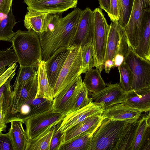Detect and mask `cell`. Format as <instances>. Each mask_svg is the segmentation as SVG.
Wrapping results in <instances>:
<instances>
[{
	"mask_svg": "<svg viewBox=\"0 0 150 150\" xmlns=\"http://www.w3.org/2000/svg\"><path fill=\"white\" fill-rule=\"evenodd\" d=\"M35 68L33 66H20L13 86V88L22 83L33 78L37 74Z\"/></svg>",
	"mask_w": 150,
	"mask_h": 150,
	"instance_id": "cell-35",
	"label": "cell"
},
{
	"mask_svg": "<svg viewBox=\"0 0 150 150\" xmlns=\"http://www.w3.org/2000/svg\"><path fill=\"white\" fill-rule=\"evenodd\" d=\"M17 67L16 62H14L8 66L6 70L0 76V87L15 72Z\"/></svg>",
	"mask_w": 150,
	"mask_h": 150,
	"instance_id": "cell-41",
	"label": "cell"
},
{
	"mask_svg": "<svg viewBox=\"0 0 150 150\" xmlns=\"http://www.w3.org/2000/svg\"><path fill=\"white\" fill-rule=\"evenodd\" d=\"M110 25L103 67L104 63L107 61H111L113 62L120 40V25L118 21H112Z\"/></svg>",
	"mask_w": 150,
	"mask_h": 150,
	"instance_id": "cell-22",
	"label": "cell"
},
{
	"mask_svg": "<svg viewBox=\"0 0 150 150\" xmlns=\"http://www.w3.org/2000/svg\"><path fill=\"white\" fill-rule=\"evenodd\" d=\"M24 19V26L28 31H33L39 35L47 30L49 13L28 10Z\"/></svg>",
	"mask_w": 150,
	"mask_h": 150,
	"instance_id": "cell-21",
	"label": "cell"
},
{
	"mask_svg": "<svg viewBox=\"0 0 150 150\" xmlns=\"http://www.w3.org/2000/svg\"><path fill=\"white\" fill-rule=\"evenodd\" d=\"M124 62L133 74L132 89L150 87V61L137 55L131 47Z\"/></svg>",
	"mask_w": 150,
	"mask_h": 150,
	"instance_id": "cell-7",
	"label": "cell"
},
{
	"mask_svg": "<svg viewBox=\"0 0 150 150\" xmlns=\"http://www.w3.org/2000/svg\"><path fill=\"white\" fill-rule=\"evenodd\" d=\"M134 0H120L121 9L118 21L124 28L127 24L130 16Z\"/></svg>",
	"mask_w": 150,
	"mask_h": 150,
	"instance_id": "cell-37",
	"label": "cell"
},
{
	"mask_svg": "<svg viewBox=\"0 0 150 150\" xmlns=\"http://www.w3.org/2000/svg\"><path fill=\"white\" fill-rule=\"evenodd\" d=\"M28 10L48 13H62L76 8L78 0H23Z\"/></svg>",
	"mask_w": 150,
	"mask_h": 150,
	"instance_id": "cell-13",
	"label": "cell"
},
{
	"mask_svg": "<svg viewBox=\"0 0 150 150\" xmlns=\"http://www.w3.org/2000/svg\"><path fill=\"white\" fill-rule=\"evenodd\" d=\"M118 68L120 75L119 84L121 87L126 92L132 89L133 76L130 69L124 62L119 66Z\"/></svg>",
	"mask_w": 150,
	"mask_h": 150,
	"instance_id": "cell-33",
	"label": "cell"
},
{
	"mask_svg": "<svg viewBox=\"0 0 150 150\" xmlns=\"http://www.w3.org/2000/svg\"><path fill=\"white\" fill-rule=\"evenodd\" d=\"M138 120L134 122L129 123L123 130L119 137L114 150H131Z\"/></svg>",
	"mask_w": 150,
	"mask_h": 150,
	"instance_id": "cell-29",
	"label": "cell"
},
{
	"mask_svg": "<svg viewBox=\"0 0 150 150\" xmlns=\"http://www.w3.org/2000/svg\"><path fill=\"white\" fill-rule=\"evenodd\" d=\"M129 123L104 119L93 134L88 150H114L121 134Z\"/></svg>",
	"mask_w": 150,
	"mask_h": 150,
	"instance_id": "cell-3",
	"label": "cell"
},
{
	"mask_svg": "<svg viewBox=\"0 0 150 150\" xmlns=\"http://www.w3.org/2000/svg\"><path fill=\"white\" fill-rule=\"evenodd\" d=\"M150 9V0H134L128 21L124 28L133 50L137 47L141 21L145 11Z\"/></svg>",
	"mask_w": 150,
	"mask_h": 150,
	"instance_id": "cell-9",
	"label": "cell"
},
{
	"mask_svg": "<svg viewBox=\"0 0 150 150\" xmlns=\"http://www.w3.org/2000/svg\"><path fill=\"white\" fill-rule=\"evenodd\" d=\"M37 71L38 90L35 98H43L53 101L52 89L48 79L45 65V62L41 60L39 63Z\"/></svg>",
	"mask_w": 150,
	"mask_h": 150,
	"instance_id": "cell-24",
	"label": "cell"
},
{
	"mask_svg": "<svg viewBox=\"0 0 150 150\" xmlns=\"http://www.w3.org/2000/svg\"><path fill=\"white\" fill-rule=\"evenodd\" d=\"M11 42L20 66L37 67L42 60V52L39 35L33 31L18 30Z\"/></svg>",
	"mask_w": 150,
	"mask_h": 150,
	"instance_id": "cell-2",
	"label": "cell"
},
{
	"mask_svg": "<svg viewBox=\"0 0 150 150\" xmlns=\"http://www.w3.org/2000/svg\"><path fill=\"white\" fill-rule=\"evenodd\" d=\"M82 83L81 75L75 79L54 99L51 109L54 112L65 113L70 111Z\"/></svg>",
	"mask_w": 150,
	"mask_h": 150,
	"instance_id": "cell-11",
	"label": "cell"
},
{
	"mask_svg": "<svg viewBox=\"0 0 150 150\" xmlns=\"http://www.w3.org/2000/svg\"><path fill=\"white\" fill-rule=\"evenodd\" d=\"M12 47L5 50H0V69L18 62L17 57Z\"/></svg>",
	"mask_w": 150,
	"mask_h": 150,
	"instance_id": "cell-38",
	"label": "cell"
},
{
	"mask_svg": "<svg viewBox=\"0 0 150 150\" xmlns=\"http://www.w3.org/2000/svg\"><path fill=\"white\" fill-rule=\"evenodd\" d=\"M84 73L85 72L81 56V46H72L52 90L53 98L76 77Z\"/></svg>",
	"mask_w": 150,
	"mask_h": 150,
	"instance_id": "cell-4",
	"label": "cell"
},
{
	"mask_svg": "<svg viewBox=\"0 0 150 150\" xmlns=\"http://www.w3.org/2000/svg\"><path fill=\"white\" fill-rule=\"evenodd\" d=\"M10 127L8 132L12 140L15 150H26L28 140L23 123L18 120L11 122Z\"/></svg>",
	"mask_w": 150,
	"mask_h": 150,
	"instance_id": "cell-26",
	"label": "cell"
},
{
	"mask_svg": "<svg viewBox=\"0 0 150 150\" xmlns=\"http://www.w3.org/2000/svg\"><path fill=\"white\" fill-rule=\"evenodd\" d=\"M85 73L82 81L88 93L98 92L106 87V85L98 69L92 68L88 70Z\"/></svg>",
	"mask_w": 150,
	"mask_h": 150,
	"instance_id": "cell-27",
	"label": "cell"
},
{
	"mask_svg": "<svg viewBox=\"0 0 150 150\" xmlns=\"http://www.w3.org/2000/svg\"><path fill=\"white\" fill-rule=\"evenodd\" d=\"M3 92L0 97V134L6 129V118L10 101L11 95L8 89Z\"/></svg>",
	"mask_w": 150,
	"mask_h": 150,
	"instance_id": "cell-32",
	"label": "cell"
},
{
	"mask_svg": "<svg viewBox=\"0 0 150 150\" xmlns=\"http://www.w3.org/2000/svg\"><path fill=\"white\" fill-rule=\"evenodd\" d=\"M94 28V17L93 11L87 7L82 10L76 31L72 46H83L92 43Z\"/></svg>",
	"mask_w": 150,
	"mask_h": 150,
	"instance_id": "cell-14",
	"label": "cell"
},
{
	"mask_svg": "<svg viewBox=\"0 0 150 150\" xmlns=\"http://www.w3.org/2000/svg\"><path fill=\"white\" fill-rule=\"evenodd\" d=\"M57 129V125L51 142L50 150H58L60 145V139L62 133Z\"/></svg>",
	"mask_w": 150,
	"mask_h": 150,
	"instance_id": "cell-42",
	"label": "cell"
},
{
	"mask_svg": "<svg viewBox=\"0 0 150 150\" xmlns=\"http://www.w3.org/2000/svg\"><path fill=\"white\" fill-rule=\"evenodd\" d=\"M71 47L59 48L45 62L47 74L52 90L55 85Z\"/></svg>",
	"mask_w": 150,
	"mask_h": 150,
	"instance_id": "cell-15",
	"label": "cell"
},
{
	"mask_svg": "<svg viewBox=\"0 0 150 150\" xmlns=\"http://www.w3.org/2000/svg\"><path fill=\"white\" fill-rule=\"evenodd\" d=\"M121 9L120 0H110V12L108 15L110 20H118Z\"/></svg>",
	"mask_w": 150,
	"mask_h": 150,
	"instance_id": "cell-39",
	"label": "cell"
},
{
	"mask_svg": "<svg viewBox=\"0 0 150 150\" xmlns=\"http://www.w3.org/2000/svg\"><path fill=\"white\" fill-rule=\"evenodd\" d=\"M65 114L51 109L21 121L25 125V130L28 140L34 138L49 126L59 124Z\"/></svg>",
	"mask_w": 150,
	"mask_h": 150,
	"instance_id": "cell-8",
	"label": "cell"
},
{
	"mask_svg": "<svg viewBox=\"0 0 150 150\" xmlns=\"http://www.w3.org/2000/svg\"><path fill=\"white\" fill-rule=\"evenodd\" d=\"M125 104L141 112L150 110V87L138 90L132 89L127 92Z\"/></svg>",
	"mask_w": 150,
	"mask_h": 150,
	"instance_id": "cell-20",
	"label": "cell"
},
{
	"mask_svg": "<svg viewBox=\"0 0 150 150\" xmlns=\"http://www.w3.org/2000/svg\"><path fill=\"white\" fill-rule=\"evenodd\" d=\"M15 74L16 72H14L11 75L6 81L0 87V97L3 92L8 88L11 86V81Z\"/></svg>",
	"mask_w": 150,
	"mask_h": 150,
	"instance_id": "cell-44",
	"label": "cell"
},
{
	"mask_svg": "<svg viewBox=\"0 0 150 150\" xmlns=\"http://www.w3.org/2000/svg\"><path fill=\"white\" fill-rule=\"evenodd\" d=\"M100 8L107 13L108 15L110 12V0H98Z\"/></svg>",
	"mask_w": 150,
	"mask_h": 150,
	"instance_id": "cell-45",
	"label": "cell"
},
{
	"mask_svg": "<svg viewBox=\"0 0 150 150\" xmlns=\"http://www.w3.org/2000/svg\"><path fill=\"white\" fill-rule=\"evenodd\" d=\"M6 69L4 68L0 69V76L5 71Z\"/></svg>",
	"mask_w": 150,
	"mask_h": 150,
	"instance_id": "cell-46",
	"label": "cell"
},
{
	"mask_svg": "<svg viewBox=\"0 0 150 150\" xmlns=\"http://www.w3.org/2000/svg\"><path fill=\"white\" fill-rule=\"evenodd\" d=\"M142 113L122 103L104 109L101 116L103 120L106 118L131 123L137 121Z\"/></svg>",
	"mask_w": 150,
	"mask_h": 150,
	"instance_id": "cell-16",
	"label": "cell"
},
{
	"mask_svg": "<svg viewBox=\"0 0 150 150\" xmlns=\"http://www.w3.org/2000/svg\"><path fill=\"white\" fill-rule=\"evenodd\" d=\"M81 11L79 8H75L64 17H62L52 30L39 35L42 60L45 62L59 48L71 47Z\"/></svg>",
	"mask_w": 150,
	"mask_h": 150,
	"instance_id": "cell-1",
	"label": "cell"
},
{
	"mask_svg": "<svg viewBox=\"0 0 150 150\" xmlns=\"http://www.w3.org/2000/svg\"><path fill=\"white\" fill-rule=\"evenodd\" d=\"M38 84L37 74L32 78L19 84L12 91L6 122L20 112L21 106L35 98Z\"/></svg>",
	"mask_w": 150,
	"mask_h": 150,
	"instance_id": "cell-6",
	"label": "cell"
},
{
	"mask_svg": "<svg viewBox=\"0 0 150 150\" xmlns=\"http://www.w3.org/2000/svg\"><path fill=\"white\" fill-rule=\"evenodd\" d=\"M0 18V41L11 42L15 34L13 30L17 23L12 11V6L8 13Z\"/></svg>",
	"mask_w": 150,
	"mask_h": 150,
	"instance_id": "cell-28",
	"label": "cell"
},
{
	"mask_svg": "<svg viewBox=\"0 0 150 150\" xmlns=\"http://www.w3.org/2000/svg\"><path fill=\"white\" fill-rule=\"evenodd\" d=\"M81 56L85 73L94 67V52L92 43L81 46Z\"/></svg>",
	"mask_w": 150,
	"mask_h": 150,
	"instance_id": "cell-34",
	"label": "cell"
},
{
	"mask_svg": "<svg viewBox=\"0 0 150 150\" xmlns=\"http://www.w3.org/2000/svg\"><path fill=\"white\" fill-rule=\"evenodd\" d=\"M98 127L86 131L60 144L58 150H88L93 134Z\"/></svg>",
	"mask_w": 150,
	"mask_h": 150,
	"instance_id": "cell-25",
	"label": "cell"
},
{
	"mask_svg": "<svg viewBox=\"0 0 150 150\" xmlns=\"http://www.w3.org/2000/svg\"><path fill=\"white\" fill-rule=\"evenodd\" d=\"M104 109L93 102L80 109L65 113L62 121L57 125V130L61 133L90 117L102 114Z\"/></svg>",
	"mask_w": 150,
	"mask_h": 150,
	"instance_id": "cell-10",
	"label": "cell"
},
{
	"mask_svg": "<svg viewBox=\"0 0 150 150\" xmlns=\"http://www.w3.org/2000/svg\"><path fill=\"white\" fill-rule=\"evenodd\" d=\"M134 51L139 56L150 61V9L143 15L138 45Z\"/></svg>",
	"mask_w": 150,
	"mask_h": 150,
	"instance_id": "cell-18",
	"label": "cell"
},
{
	"mask_svg": "<svg viewBox=\"0 0 150 150\" xmlns=\"http://www.w3.org/2000/svg\"><path fill=\"white\" fill-rule=\"evenodd\" d=\"M57 125L49 126L36 137L29 140L26 150H50L51 142Z\"/></svg>",
	"mask_w": 150,
	"mask_h": 150,
	"instance_id": "cell-23",
	"label": "cell"
},
{
	"mask_svg": "<svg viewBox=\"0 0 150 150\" xmlns=\"http://www.w3.org/2000/svg\"><path fill=\"white\" fill-rule=\"evenodd\" d=\"M12 0H0V14H7L12 6Z\"/></svg>",
	"mask_w": 150,
	"mask_h": 150,
	"instance_id": "cell-43",
	"label": "cell"
},
{
	"mask_svg": "<svg viewBox=\"0 0 150 150\" xmlns=\"http://www.w3.org/2000/svg\"><path fill=\"white\" fill-rule=\"evenodd\" d=\"M0 150H15L8 132L6 134H0Z\"/></svg>",
	"mask_w": 150,
	"mask_h": 150,
	"instance_id": "cell-40",
	"label": "cell"
},
{
	"mask_svg": "<svg viewBox=\"0 0 150 150\" xmlns=\"http://www.w3.org/2000/svg\"><path fill=\"white\" fill-rule=\"evenodd\" d=\"M53 101L43 98H35L27 103L29 106V112L19 120L22 121L30 117L51 109Z\"/></svg>",
	"mask_w": 150,
	"mask_h": 150,
	"instance_id": "cell-31",
	"label": "cell"
},
{
	"mask_svg": "<svg viewBox=\"0 0 150 150\" xmlns=\"http://www.w3.org/2000/svg\"><path fill=\"white\" fill-rule=\"evenodd\" d=\"M127 92L124 90L119 83L109 84L98 92L88 93L93 102L100 105L104 109L115 105L125 102Z\"/></svg>",
	"mask_w": 150,
	"mask_h": 150,
	"instance_id": "cell-12",
	"label": "cell"
},
{
	"mask_svg": "<svg viewBox=\"0 0 150 150\" xmlns=\"http://www.w3.org/2000/svg\"><path fill=\"white\" fill-rule=\"evenodd\" d=\"M147 112L138 120L131 150H150V111Z\"/></svg>",
	"mask_w": 150,
	"mask_h": 150,
	"instance_id": "cell-17",
	"label": "cell"
},
{
	"mask_svg": "<svg viewBox=\"0 0 150 150\" xmlns=\"http://www.w3.org/2000/svg\"><path fill=\"white\" fill-rule=\"evenodd\" d=\"M103 120L101 114L88 118L62 133L60 138V145L72 139L86 131L98 127Z\"/></svg>",
	"mask_w": 150,
	"mask_h": 150,
	"instance_id": "cell-19",
	"label": "cell"
},
{
	"mask_svg": "<svg viewBox=\"0 0 150 150\" xmlns=\"http://www.w3.org/2000/svg\"><path fill=\"white\" fill-rule=\"evenodd\" d=\"M120 40L113 60V68L118 67L124 62L131 47L124 28L121 25L120 27Z\"/></svg>",
	"mask_w": 150,
	"mask_h": 150,
	"instance_id": "cell-30",
	"label": "cell"
},
{
	"mask_svg": "<svg viewBox=\"0 0 150 150\" xmlns=\"http://www.w3.org/2000/svg\"><path fill=\"white\" fill-rule=\"evenodd\" d=\"M94 17V33L93 45L94 52V65L101 73L104 69L103 62L110 28L106 20L99 8L93 11Z\"/></svg>",
	"mask_w": 150,
	"mask_h": 150,
	"instance_id": "cell-5",
	"label": "cell"
},
{
	"mask_svg": "<svg viewBox=\"0 0 150 150\" xmlns=\"http://www.w3.org/2000/svg\"><path fill=\"white\" fill-rule=\"evenodd\" d=\"M88 96V91L83 82L80 91L76 98L73 107L69 111L81 108L92 102V98H89Z\"/></svg>",
	"mask_w": 150,
	"mask_h": 150,
	"instance_id": "cell-36",
	"label": "cell"
}]
</instances>
